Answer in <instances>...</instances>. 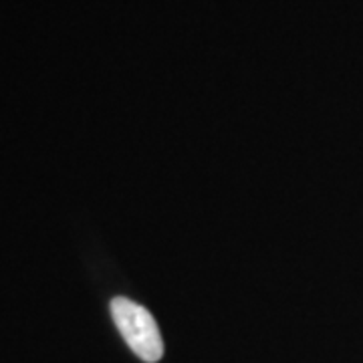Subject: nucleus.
<instances>
[{
    "label": "nucleus",
    "instance_id": "f257e3e1",
    "mask_svg": "<svg viewBox=\"0 0 363 363\" xmlns=\"http://www.w3.org/2000/svg\"><path fill=\"white\" fill-rule=\"evenodd\" d=\"M111 317L121 337L142 362L156 363L164 355V341L154 315L131 298L116 297L111 301Z\"/></svg>",
    "mask_w": 363,
    "mask_h": 363
}]
</instances>
